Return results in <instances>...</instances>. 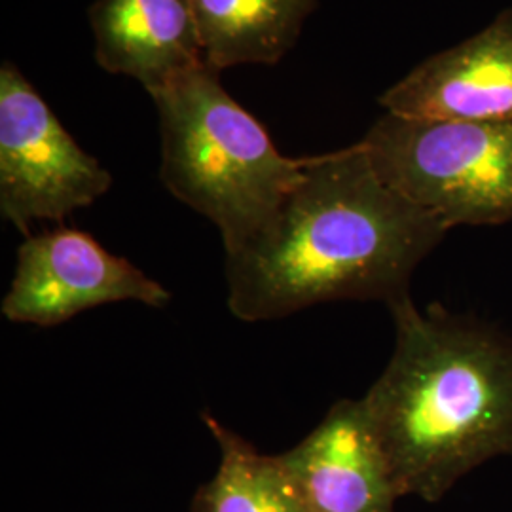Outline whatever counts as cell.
I'll return each mask as SVG.
<instances>
[{
    "instance_id": "cell-1",
    "label": "cell",
    "mask_w": 512,
    "mask_h": 512,
    "mask_svg": "<svg viewBox=\"0 0 512 512\" xmlns=\"http://www.w3.org/2000/svg\"><path fill=\"white\" fill-rule=\"evenodd\" d=\"M448 232L385 183L361 143L310 156L274 220L226 256L228 310L258 323L336 300L389 306Z\"/></svg>"
},
{
    "instance_id": "cell-2",
    "label": "cell",
    "mask_w": 512,
    "mask_h": 512,
    "mask_svg": "<svg viewBox=\"0 0 512 512\" xmlns=\"http://www.w3.org/2000/svg\"><path fill=\"white\" fill-rule=\"evenodd\" d=\"M395 349L365 403L401 497L437 503L512 456V338L412 296L391 302Z\"/></svg>"
},
{
    "instance_id": "cell-3",
    "label": "cell",
    "mask_w": 512,
    "mask_h": 512,
    "mask_svg": "<svg viewBox=\"0 0 512 512\" xmlns=\"http://www.w3.org/2000/svg\"><path fill=\"white\" fill-rule=\"evenodd\" d=\"M152 99L160 118L162 183L217 226L226 256L236 255L274 220L310 156H283L209 65Z\"/></svg>"
},
{
    "instance_id": "cell-4",
    "label": "cell",
    "mask_w": 512,
    "mask_h": 512,
    "mask_svg": "<svg viewBox=\"0 0 512 512\" xmlns=\"http://www.w3.org/2000/svg\"><path fill=\"white\" fill-rule=\"evenodd\" d=\"M380 177L448 228L512 222V120L385 112L359 141Z\"/></svg>"
},
{
    "instance_id": "cell-5",
    "label": "cell",
    "mask_w": 512,
    "mask_h": 512,
    "mask_svg": "<svg viewBox=\"0 0 512 512\" xmlns=\"http://www.w3.org/2000/svg\"><path fill=\"white\" fill-rule=\"evenodd\" d=\"M112 186L97 162L61 126L18 67L0 69V213L21 234L35 222H61Z\"/></svg>"
},
{
    "instance_id": "cell-6",
    "label": "cell",
    "mask_w": 512,
    "mask_h": 512,
    "mask_svg": "<svg viewBox=\"0 0 512 512\" xmlns=\"http://www.w3.org/2000/svg\"><path fill=\"white\" fill-rule=\"evenodd\" d=\"M171 294L162 283L112 255L99 241L74 228L27 236L4 294L2 315L21 325L55 327L82 311L114 302L165 308Z\"/></svg>"
},
{
    "instance_id": "cell-7",
    "label": "cell",
    "mask_w": 512,
    "mask_h": 512,
    "mask_svg": "<svg viewBox=\"0 0 512 512\" xmlns=\"http://www.w3.org/2000/svg\"><path fill=\"white\" fill-rule=\"evenodd\" d=\"M279 459L306 512H395L401 497L365 399H342Z\"/></svg>"
},
{
    "instance_id": "cell-8",
    "label": "cell",
    "mask_w": 512,
    "mask_h": 512,
    "mask_svg": "<svg viewBox=\"0 0 512 512\" xmlns=\"http://www.w3.org/2000/svg\"><path fill=\"white\" fill-rule=\"evenodd\" d=\"M380 105L416 120L511 122L512 8L473 37L425 59L385 90Z\"/></svg>"
},
{
    "instance_id": "cell-9",
    "label": "cell",
    "mask_w": 512,
    "mask_h": 512,
    "mask_svg": "<svg viewBox=\"0 0 512 512\" xmlns=\"http://www.w3.org/2000/svg\"><path fill=\"white\" fill-rule=\"evenodd\" d=\"M90 21L97 63L150 95L207 65L192 0H97Z\"/></svg>"
},
{
    "instance_id": "cell-10",
    "label": "cell",
    "mask_w": 512,
    "mask_h": 512,
    "mask_svg": "<svg viewBox=\"0 0 512 512\" xmlns=\"http://www.w3.org/2000/svg\"><path fill=\"white\" fill-rule=\"evenodd\" d=\"M203 59L215 71L274 65L293 48L317 0H192Z\"/></svg>"
},
{
    "instance_id": "cell-11",
    "label": "cell",
    "mask_w": 512,
    "mask_h": 512,
    "mask_svg": "<svg viewBox=\"0 0 512 512\" xmlns=\"http://www.w3.org/2000/svg\"><path fill=\"white\" fill-rule=\"evenodd\" d=\"M219 446L215 476L202 484L190 512H306L279 456H264L209 412L202 416Z\"/></svg>"
}]
</instances>
